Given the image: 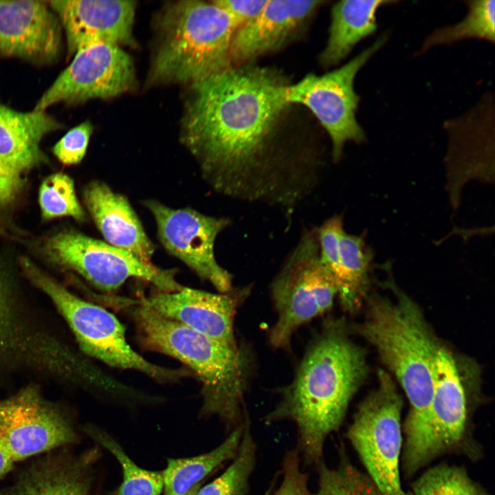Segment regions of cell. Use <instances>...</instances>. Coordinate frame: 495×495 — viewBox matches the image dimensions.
Wrapping results in <instances>:
<instances>
[{
	"label": "cell",
	"mask_w": 495,
	"mask_h": 495,
	"mask_svg": "<svg viewBox=\"0 0 495 495\" xmlns=\"http://www.w3.org/2000/svg\"><path fill=\"white\" fill-rule=\"evenodd\" d=\"M10 312L6 296L4 285L0 278V346L7 341L8 327L10 326Z\"/></svg>",
	"instance_id": "obj_35"
},
{
	"label": "cell",
	"mask_w": 495,
	"mask_h": 495,
	"mask_svg": "<svg viewBox=\"0 0 495 495\" xmlns=\"http://www.w3.org/2000/svg\"><path fill=\"white\" fill-rule=\"evenodd\" d=\"M78 441L68 416L33 387L0 400V441L14 463Z\"/></svg>",
	"instance_id": "obj_14"
},
{
	"label": "cell",
	"mask_w": 495,
	"mask_h": 495,
	"mask_svg": "<svg viewBox=\"0 0 495 495\" xmlns=\"http://www.w3.org/2000/svg\"><path fill=\"white\" fill-rule=\"evenodd\" d=\"M244 422L245 420L232 430L220 445L208 452L192 457L168 459L166 468L162 471V495H186L214 469L232 460L240 444Z\"/></svg>",
	"instance_id": "obj_23"
},
{
	"label": "cell",
	"mask_w": 495,
	"mask_h": 495,
	"mask_svg": "<svg viewBox=\"0 0 495 495\" xmlns=\"http://www.w3.org/2000/svg\"><path fill=\"white\" fill-rule=\"evenodd\" d=\"M298 448L287 451L283 463V479L274 495H311L309 476L300 468Z\"/></svg>",
	"instance_id": "obj_32"
},
{
	"label": "cell",
	"mask_w": 495,
	"mask_h": 495,
	"mask_svg": "<svg viewBox=\"0 0 495 495\" xmlns=\"http://www.w3.org/2000/svg\"><path fill=\"white\" fill-rule=\"evenodd\" d=\"M377 377V388L359 405L346 437L382 495H412L400 476L403 400L386 372L380 370Z\"/></svg>",
	"instance_id": "obj_8"
},
{
	"label": "cell",
	"mask_w": 495,
	"mask_h": 495,
	"mask_svg": "<svg viewBox=\"0 0 495 495\" xmlns=\"http://www.w3.org/2000/svg\"><path fill=\"white\" fill-rule=\"evenodd\" d=\"M289 84L254 62L188 85L180 140L214 191L290 212L313 191L319 155L280 131Z\"/></svg>",
	"instance_id": "obj_1"
},
{
	"label": "cell",
	"mask_w": 495,
	"mask_h": 495,
	"mask_svg": "<svg viewBox=\"0 0 495 495\" xmlns=\"http://www.w3.org/2000/svg\"><path fill=\"white\" fill-rule=\"evenodd\" d=\"M63 28L49 1H0V56L36 65L58 58Z\"/></svg>",
	"instance_id": "obj_16"
},
{
	"label": "cell",
	"mask_w": 495,
	"mask_h": 495,
	"mask_svg": "<svg viewBox=\"0 0 495 495\" xmlns=\"http://www.w3.org/2000/svg\"><path fill=\"white\" fill-rule=\"evenodd\" d=\"M85 432L106 448L118 460L122 471V481L116 495H162L164 489L162 472L143 469L136 465L120 445L104 430L87 426Z\"/></svg>",
	"instance_id": "obj_26"
},
{
	"label": "cell",
	"mask_w": 495,
	"mask_h": 495,
	"mask_svg": "<svg viewBox=\"0 0 495 495\" xmlns=\"http://www.w3.org/2000/svg\"><path fill=\"white\" fill-rule=\"evenodd\" d=\"M14 463L0 441V479L13 470Z\"/></svg>",
	"instance_id": "obj_36"
},
{
	"label": "cell",
	"mask_w": 495,
	"mask_h": 495,
	"mask_svg": "<svg viewBox=\"0 0 495 495\" xmlns=\"http://www.w3.org/2000/svg\"><path fill=\"white\" fill-rule=\"evenodd\" d=\"M250 292L249 286L226 293H212L183 287L172 292H162L140 300L124 299L125 305L149 307L231 348L240 346L234 332L238 308Z\"/></svg>",
	"instance_id": "obj_15"
},
{
	"label": "cell",
	"mask_w": 495,
	"mask_h": 495,
	"mask_svg": "<svg viewBox=\"0 0 495 495\" xmlns=\"http://www.w3.org/2000/svg\"><path fill=\"white\" fill-rule=\"evenodd\" d=\"M65 32L68 56L98 43L133 45L136 2L120 0L50 1Z\"/></svg>",
	"instance_id": "obj_18"
},
{
	"label": "cell",
	"mask_w": 495,
	"mask_h": 495,
	"mask_svg": "<svg viewBox=\"0 0 495 495\" xmlns=\"http://www.w3.org/2000/svg\"><path fill=\"white\" fill-rule=\"evenodd\" d=\"M464 19L452 25L435 29L424 39L419 54L437 45L454 44L468 38L495 42V1L474 0L466 2Z\"/></svg>",
	"instance_id": "obj_25"
},
{
	"label": "cell",
	"mask_w": 495,
	"mask_h": 495,
	"mask_svg": "<svg viewBox=\"0 0 495 495\" xmlns=\"http://www.w3.org/2000/svg\"><path fill=\"white\" fill-rule=\"evenodd\" d=\"M21 264L29 279L55 304L87 355L109 366L134 370L160 382L190 376L186 369L166 368L148 361L129 345L124 327L112 313L71 293L28 259H23Z\"/></svg>",
	"instance_id": "obj_7"
},
{
	"label": "cell",
	"mask_w": 495,
	"mask_h": 495,
	"mask_svg": "<svg viewBox=\"0 0 495 495\" xmlns=\"http://www.w3.org/2000/svg\"><path fill=\"white\" fill-rule=\"evenodd\" d=\"M83 200L106 243L151 263L155 246L124 195L94 180L84 188Z\"/></svg>",
	"instance_id": "obj_20"
},
{
	"label": "cell",
	"mask_w": 495,
	"mask_h": 495,
	"mask_svg": "<svg viewBox=\"0 0 495 495\" xmlns=\"http://www.w3.org/2000/svg\"><path fill=\"white\" fill-rule=\"evenodd\" d=\"M324 3L321 0H267L255 19L234 32L230 49L232 65L254 63L301 38Z\"/></svg>",
	"instance_id": "obj_17"
},
{
	"label": "cell",
	"mask_w": 495,
	"mask_h": 495,
	"mask_svg": "<svg viewBox=\"0 0 495 495\" xmlns=\"http://www.w3.org/2000/svg\"><path fill=\"white\" fill-rule=\"evenodd\" d=\"M144 206L155 221L158 239L166 250L219 293L232 287V275L222 267L214 255L218 235L230 220L202 214L190 208H173L155 199Z\"/></svg>",
	"instance_id": "obj_12"
},
{
	"label": "cell",
	"mask_w": 495,
	"mask_h": 495,
	"mask_svg": "<svg viewBox=\"0 0 495 495\" xmlns=\"http://www.w3.org/2000/svg\"><path fill=\"white\" fill-rule=\"evenodd\" d=\"M48 257L74 270L100 292L117 291L128 279L146 280L164 292L180 290L177 270L162 269L140 261L129 252L81 232L67 230L49 238Z\"/></svg>",
	"instance_id": "obj_11"
},
{
	"label": "cell",
	"mask_w": 495,
	"mask_h": 495,
	"mask_svg": "<svg viewBox=\"0 0 495 495\" xmlns=\"http://www.w3.org/2000/svg\"><path fill=\"white\" fill-rule=\"evenodd\" d=\"M340 263L334 278L337 296L342 308L349 313L358 310L368 286L371 253L363 238L343 229L340 235Z\"/></svg>",
	"instance_id": "obj_24"
},
{
	"label": "cell",
	"mask_w": 495,
	"mask_h": 495,
	"mask_svg": "<svg viewBox=\"0 0 495 495\" xmlns=\"http://www.w3.org/2000/svg\"><path fill=\"white\" fill-rule=\"evenodd\" d=\"M148 75L151 85H190L232 65L237 28L213 1H180L165 7Z\"/></svg>",
	"instance_id": "obj_5"
},
{
	"label": "cell",
	"mask_w": 495,
	"mask_h": 495,
	"mask_svg": "<svg viewBox=\"0 0 495 495\" xmlns=\"http://www.w3.org/2000/svg\"><path fill=\"white\" fill-rule=\"evenodd\" d=\"M212 1L228 14L238 30L252 21L261 14L267 0H217Z\"/></svg>",
	"instance_id": "obj_33"
},
{
	"label": "cell",
	"mask_w": 495,
	"mask_h": 495,
	"mask_svg": "<svg viewBox=\"0 0 495 495\" xmlns=\"http://www.w3.org/2000/svg\"><path fill=\"white\" fill-rule=\"evenodd\" d=\"M201 487V483L195 485L186 495H195Z\"/></svg>",
	"instance_id": "obj_37"
},
{
	"label": "cell",
	"mask_w": 495,
	"mask_h": 495,
	"mask_svg": "<svg viewBox=\"0 0 495 495\" xmlns=\"http://www.w3.org/2000/svg\"><path fill=\"white\" fill-rule=\"evenodd\" d=\"M318 465V489L311 495H382L366 474L356 468L342 450L336 468H329L323 461Z\"/></svg>",
	"instance_id": "obj_29"
},
{
	"label": "cell",
	"mask_w": 495,
	"mask_h": 495,
	"mask_svg": "<svg viewBox=\"0 0 495 495\" xmlns=\"http://www.w3.org/2000/svg\"><path fill=\"white\" fill-rule=\"evenodd\" d=\"M387 286L395 299L370 297L365 319L353 329L375 346L408 399L410 409L402 424L406 452L414 448L422 429L441 344L417 304L390 280Z\"/></svg>",
	"instance_id": "obj_3"
},
{
	"label": "cell",
	"mask_w": 495,
	"mask_h": 495,
	"mask_svg": "<svg viewBox=\"0 0 495 495\" xmlns=\"http://www.w3.org/2000/svg\"><path fill=\"white\" fill-rule=\"evenodd\" d=\"M271 294L277 319L269 342L287 349L294 332L329 310L337 296L335 283L320 261L316 229L304 232L273 280Z\"/></svg>",
	"instance_id": "obj_9"
},
{
	"label": "cell",
	"mask_w": 495,
	"mask_h": 495,
	"mask_svg": "<svg viewBox=\"0 0 495 495\" xmlns=\"http://www.w3.org/2000/svg\"><path fill=\"white\" fill-rule=\"evenodd\" d=\"M73 57L33 110L45 111L60 102L72 105L91 99L115 97L133 85V60L118 45L94 43L80 50Z\"/></svg>",
	"instance_id": "obj_13"
},
{
	"label": "cell",
	"mask_w": 495,
	"mask_h": 495,
	"mask_svg": "<svg viewBox=\"0 0 495 495\" xmlns=\"http://www.w3.org/2000/svg\"><path fill=\"white\" fill-rule=\"evenodd\" d=\"M132 307L143 345L179 360L197 375L201 384V414L218 417L231 430L243 424L252 364L248 350L241 345L228 347L149 307Z\"/></svg>",
	"instance_id": "obj_4"
},
{
	"label": "cell",
	"mask_w": 495,
	"mask_h": 495,
	"mask_svg": "<svg viewBox=\"0 0 495 495\" xmlns=\"http://www.w3.org/2000/svg\"><path fill=\"white\" fill-rule=\"evenodd\" d=\"M410 486L412 495H491L465 466L445 462L426 469Z\"/></svg>",
	"instance_id": "obj_28"
},
{
	"label": "cell",
	"mask_w": 495,
	"mask_h": 495,
	"mask_svg": "<svg viewBox=\"0 0 495 495\" xmlns=\"http://www.w3.org/2000/svg\"><path fill=\"white\" fill-rule=\"evenodd\" d=\"M256 445L246 416L240 444L227 469L195 495H246L249 481L256 465Z\"/></svg>",
	"instance_id": "obj_27"
},
{
	"label": "cell",
	"mask_w": 495,
	"mask_h": 495,
	"mask_svg": "<svg viewBox=\"0 0 495 495\" xmlns=\"http://www.w3.org/2000/svg\"><path fill=\"white\" fill-rule=\"evenodd\" d=\"M347 331L343 320L325 321L280 401L265 418L267 423L286 419L296 425L297 448L309 463L322 461L327 438L341 426L367 373L365 352Z\"/></svg>",
	"instance_id": "obj_2"
},
{
	"label": "cell",
	"mask_w": 495,
	"mask_h": 495,
	"mask_svg": "<svg viewBox=\"0 0 495 495\" xmlns=\"http://www.w3.org/2000/svg\"><path fill=\"white\" fill-rule=\"evenodd\" d=\"M387 39V34H383L342 66L322 75L307 74L287 87V102L305 106L317 118L329 135L336 162L342 157L345 143H362L366 140L356 119L360 97L355 90V79Z\"/></svg>",
	"instance_id": "obj_10"
},
{
	"label": "cell",
	"mask_w": 495,
	"mask_h": 495,
	"mask_svg": "<svg viewBox=\"0 0 495 495\" xmlns=\"http://www.w3.org/2000/svg\"><path fill=\"white\" fill-rule=\"evenodd\" d=\"M395 1L342 0L331 9V21L326 45L319 54L321 67L338 65L364 38L377 30L376 13Z\"/></svg>",
	"instance_id": "obj_22"
},
{
	"label": "cell",
	"mask_w": 495,
	"mask_h": 495,
	"mask_svg": "<svg viewBox=\"0 0 495 495\" xmlns=\"http://www.w3.org/2000/svg\"><path fill=\"white\" fill-rule=\"evenodd\" d=\"M38 202L45 220L61 217H71L78 221L85 219L74 181L65 173H56L45 179L39 188Z\"/></svg>",
	"instance_id": "obj_30"
},
{
	"label": "cell",
	"mask_w": 495,
	"mask_h": 495,
	"mask_svg": "<svg viewBox=\"0 0 495 495\" xmlns=\"http://www.w3.org/2000/svg\"><path fill=\"white\" fill-rule=\"evenodd\" d=\"M97 453L76 454L65 447L38 455L0 488V495H90Z\"/></svg>",
	"instance_id": "obj_19"
},
{
	"label": "cell",
	"mask_w": 495,
	"mask_h": 495,
	"mask_svg": "<svg viewBox=\"0 0 495 495\" xmlns=\"http://www.w3.org/2000/svg\"><path fill=\"white\" fill-rule=\"evenodd\" d=\"M432 395L418 441L400 461L405 480L445 455H456L476 463L484 448L474 434L475 404L465 388L454 353L440 344L434 361Z\"/></svg>",
	"instance_id": "obj_6"
},
{
	"label": "cell",
	"mask_w": 495,
	"mask_h": 495,
	"mask_svg": "<svg viewBox=\"0 0 495 495\" xmlns=\"http://www.w3.org/2000/svg\"><path fill=\"white\" fill-rule=\"evenodd\" d=\"M21 175L0 162V206L10 204L22 186Z\"/></svg>",
	"instance_id": "obj_34"
},
{
	"label": "cell",
	"mask_w": 495,
	"mask_h": 495,
	"mask_svg": "<svg viewBox=\"0 0 495 495\" xmlns=\"http://www.w3.org/2000/svg\"><path fill=\"white\" fill-rule=\"evenodd\" d=\"M93 132L92 124L87 120L67 131L53 146L54 156L65 165L80 163L85 157Z\"/></svg>",
	"instance_id": "obj_31"
},
{
	"label": "cell",
	"mask_w": 495,
	"mask_h": 495,
	"mask_svg": "<svg viewBox=\"0 0 495 495\" xmlns=\"http://www.w3.org/2000/svg\"><path fill=\"white\" fill-rule=\"evenodd\" d=\"M63 124L45 111L21 112L0 101V162L21 175L45 160L40 144Z\"/></svg>",
	"instance_id": "obj_21"
}]
</instances>
